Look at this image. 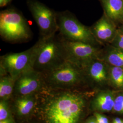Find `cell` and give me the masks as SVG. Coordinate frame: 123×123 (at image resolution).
I'll return each mask as SVG.
<instances>
[{
    "mask_svg": "<svg viewBox=\"0 0 123 123\" xmlns=\"http://www.w3.org/2000/svg\"><path fill=\"white\" fill-rule=\"evenodd\" d=\"M84 106L80 95L74 92H62L47 103L44 109L46 123H78Z\"/></svg>",
    "mask_w": 123,
    "mask_h": 123,
    "instance_id": "1",
    "label": "cell"
},
{
    "mask_svg": "<svg viewBox=\"0 0 123 123\" xmlns=\"http://www.w3.org/2000/svg\"><path fill=\"white\" fill-rule=\"evenodd\" d=\"M37 43L34 70L44 74L66 61L60 36L55 34L47 37H40Z\"/></svg>",
    "mask_w": 123,
    "mask_h": 123,
    "instance_id": "2",
    "label": "cell"
},
{
    "mask_svg": "<svg viewBox=\"0 0 123 123\" xmlns=\"http://www.w3.org/2000/svg\"><path fill=\"white\" fill-rule=\"evenodd\" d=\"M0 36L6 42L16 43L28 42L32 38V33L21 13L7 9L0 13Z\"/></svg>",
    "mask_w": 123,
    "mask_h": 123,
    "instance_id": "3",
    "label": "cell"
},
{
    "mask_svg": "<svg viewBox=\"0 0 123 123\" xmlns=\"http://www.w3.org/2000/svg\"><path fill=\"white\" fill-rule=\"evenodd\" d=\"M58 31L66 39L101 47L92 34L90 27L83 24L74 15L65 12L57 15Z\"/></svg>",
    "mask_w": 123,
    "mask_h": 123,
    "instance_id": "4",
    "label": "cell"
},
{
    "mask_svg": "<svg viewBox=\"0 0 123 123\" xmlns=\"http://www.w3.org/2000/svg\"><path fill=\"white\" fill-rule=\"evenodd\" d=\"M38 43L21 53H9L0 57V76L9 75L16 79L31 69H34L36 54Z\"/></svg>",
    "mask_w": 123,
    "mask_h": 123,
    "instance_id": "5",
    "label": "cell"
},
{
    "mask_svg": "<svg viewBox=\"0 0 123 123\" xmlns=\"http://www.w3.org/2000/svg\"><path fill=\"white\" fill-rule=\"evenodd\" d=\"M43 74L45 81L55 88L75 86L82 81L84 75L81 67L68 61Z\"/></svg>",
    "mask_w": 123,
    "mask_h": 123,
    "instance_id": "6",
    "label": "cell"
},
{
    "mask_svg": "<svg viewBox=\"0 0 123 123\" xmlns=\"http://www.w3.org/2000/svg\"><path fill=\"white\" fill-rule=\"evenodd\" d=\"M60 36L66 61L70 62L81 67L84 63L99 57L102 49L100 47L66 39Z\"/></svg>",
    "mask_w": 123,
    "mask_h": 123,
    "instance_id": "7",
    "label": "cell"
},
{
    "mask_svg": "<svg viewBox=\"0 0 123 123\" xmlns=\"http://www.w3.org/2000/svg\"><path fill=\"white\" fill-rule=\"evenodd\" d=\"M31 13L39 30L40 37H47L58 31L57 15L46 5L37 0H30Z\"/></svg>",
    "mask_w": 123,
    "mask_h": 123,
    "instance_id": "8",
    "label": "cell"
},
{
    "mask_svg": "<svg viewBox=\"0 0 123 123\" xmlns=\"http://www.w3.org/2000/svg\"><path fill=\"white\" fill-rule=\"evenodd\" d=\"M45 82L43 74L32 69L16 79L14 90L20 96L32 95L43 88Z\"/></svg>",
    "mask_w": 123,
    "mask_h": 123,
    "instance_id": "9",
    "label": "cell"
},
{
    "mask_svg": "<svg viewBox=\"0 0 123 123\" xmlns=\"http://www.w3.org/2000/svg\"><path fill=\"white\" fill-rule=\"evenodd\" d=\"M90 28L96 39L102 46L110 44L114 39L118 30L115 23L105 13Z\"/></svg>",
    "mask_w": 123,
    "mask_h": 123,
    "instance_id": "10",
    "label": "cell"
},
{
    "mask_svg": "<svg viewBox=\"0 0 123 123\" xmlns=\"http://www.w3.org/2000/svg\"><path fill=\"white\" fill-rule=\"evenodd\" d=\"M108 66L102 59L96 58L84 63L81 67L84 75H87L92 82L101 84L108 79Z\"/></svg>",
    "mask_w": 123,
    "mask_h": 123,
    "instance_id": "11",
    "label": "cell"
},
{
    "mask_svg": "<svg viewBox=\"0 0 123 123\" xmlns=\"http://www.w3.org/2000/svg\"><path fill=\"white\" fill-rule=\"evenodd\" d=\"M99 58L109 65L123 68V51L110 44L101 49Z\"/></svg>",
    "mask_w": 123,
    "mask_h": 123,
    "instance_id": "12",
    "label": "cell"
},
{
    "mask_svg": "<svg viewBox=\"0 0 123 123\" xmlns=\"http://www.w3.org/2000/svg\"><path fill=\"white\" fill-rule=\"evenodd\" d=\"M104 13L115 23L123 21V0H100Z\"/></svg>",
    "mask_w": 123,
    "mask_h": 123,
    "instance_id": "13",
    "label": "cell"
},
{
    "mask_svg": "<svg viewBox=\"0 0 123 123\" xmlns=\"http://www.w3.org/2000/svg\"><path fill=\"white\" fill-rule=\"evenodd\" d=\"M114 98L111 93L100 92L95 98L93 105L97 110L102 112H109L113 110Z\"/></svg>",
    "mask_w": 123,
    "mask_h": 123,
    "instance_id": "14",
    "label": "cell"
},
{
    "mask_svg": "<svg viewBox=\"0 0 123 123\" xmlns=\"http://www.w3.org/2000/svg\"><path fill=\"white\" fill-rule=\"evenodd\" d=\"M20 97L16 101V110L20 116H26L33 110L35 106V100L32 95Z\"/></svg>",
    "mask_w": 123,
    "mask_h": 123,
    "instance_id": "15",
    "label": "cell"
},
{
    "mask_svg": "<svg viewBox=\"0 0 123 123\" xmlns=\"http://www.w3.org/2000/svg\"><path fill=\"white\" fill-rule=\"evenodd\" d=\"M16 79L9 75L1 77L0 79V98L6 100L12 95L15 89Z\"/></svg>",
    "mask_w": 123,
    "mask_h": 123,
    "instance_id": "16",
    "label": "cell"
},
{
    "mask_svg": "<svg viewBox=\"0 0 123 123\" xmlns=\"http://www.w3.org/2000/svg\"><path fill=\"white\" fill-rule=\"evenodd\" d=\"M108 79L116 87L123 88V68L110 66Z\"/></svg>",
    "mask_w": 123,
    "mask_h": 123,
    "instance_id": "17",
    "label": "cell"
},
{
    "mask_svg": "<svg viewBox=\"0 0 123 123\" xmlns=\"http://www.w3.org/2000/svg\"><path fill=\"white\" fill-rule=\"evenodd\" d=\"M12 118L9 107L6 100H1L0 102V121Z\"/></svg>",
    "mask_w": 123,
    "mask_h": 123,
    "instance_id": "18",
    "label": "cell"
},
{
    "mask_svg": "<svg viewBox=\"0 0 123 123\" xmlns=\"http://www.w3.org/2000/svg\"><path fill=\"white\" fill-rule=\"evenodd\" d=\"M110 44L123 51V32L119 28L114 39Z\"/></svg>",
    "mask_w": 123,
    "mask_h": 123,
    "instance_id": "19",
    "label": "cell"
},
{
    "mask_svg": "<svg viewBox=\"0 0 123 123\" xmlns=\"http://www.w3.org/2000/svg\"><path fill=\"white\" fill-rule=\"evenodd\" d=\"M113 110L116 112L123 114V94L119 95L114 99Z\"/></svg>",
    "mask_w": 123,
    "mask_h": 123,
    "instance_id": "20",
    "label": "cell"
},
{
    "mask_svg": "<svg viewBox=\"0 0 123 123\" xmlns=\"http://www.w3.org/2000/svg\"><path fill=\"white\" fill-rule=\"evenodd\" d=\"M95 118L97 123H109L108 119L103 114L97 113H95Z\"/></svg>",
    "mask_w": 123,
    "mask_h": 123,
    "instance_id": "21",
    "label": "cell"
},
{
    "mask_svg": "<svg viewBox=\"0 0 123 123\" xmlns=\"http://www.w3.org/2000/svg\"><path fill=\"white\" fill-rule=\"evenodd\" d=\"M0 123H15L13 118L0 121Z\"/></svg>",
    "mask_w": 123,
    "mask_h": 123,
    "instance_id": "22",
    "label": "cell"
},
{
    "mask_svg": "<svg viewBox=\"0 0 123 123\" xmlns=\"http://www.w3.org/2000/svg\"><path fill=\"white\" fill-rule=\"evenodd\" d=\"M8 2V0H0V7H3Z\"/></svg>",
    "mask_w": 123,
    "mask_h": 123,
    "instance_id": "23",
    "label": "cell"
},
{
    "mask_svg": "<svg viewBox=\"0 0 123 123\" xmlns=\"http://www.w3.org/2000/svg\"><path fill=\"white\" fill-rule=\"evenodd\" d=\"M123 121V120L119 118H116L113 120L112 123H120Z\"/></svg>",
    "mask_w": 123,
    "mask_h": 123,
    "instance_id": "24",
    "label": "cell"
},
{
    "mask_svg": "<svg viewBox=\"0 0 123 123\" xmlns=\"http://www.w3.org/2000/svg\"><path fill=\"white\" fill-rule=\"evenodd\" d=\"M86 123H97V122L96 121V119L94 117V118H93L88 120Z\"/></svg>",
    "mask_w": 123,
    "mask_h": 123,
    "instance_id": "25",
    "label": "cell"
},
{
    "mask_svg": "<svg viewBox=\"0 0 123 123\" xmlns=\"http://www.w3.org/2000/svg\"><path fill=\"white\" fill-rule=\"evenodd\" d=\"M119 29H120L121 31L123 32V24L121 26H120V27L119 28Z\"/></svg>",
    "mask_w": 123,
    "mask_h": 123,
    "instance_id": "26",
    "label": "cell"
},
{
    "mask_svg": "<svg viewBox=\"0 0 123 123\" xmlns=\"http://www.w3.org/2000/svg\"><path fill=\"white\" fill-rule=\"evenodd\" d=\"M11 0H8V1H9V2H10V1H11Z\"/></svg>",
    "mask_w": 123,
    "mask_h": 123,
    "instance_id": "27",
    "label": "cell"
},
{
    "mask_svg": "<svg viewBox=\"0 0 123 123\" xmlns=\"http://www.w3.org/2000/svg\"><path fill=\"white\" fill-rule=\"evenodd\" d=\"M120 123H123V121H122V122H121Z\"/></svg>",
    "mask_w": 123,
    "mask_h": 123,
    "instance_id": "28",
    "label": "cell"
}]
</instances>
